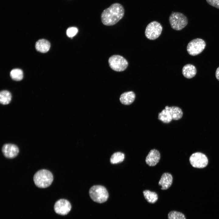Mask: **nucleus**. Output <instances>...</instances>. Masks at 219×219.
Instances as JSON below:
<instances>
[{
	"label": "nucleus",
	"instance_id": "nucleus-3",
	"mask_svg": "<svg viewBox=\"0 0 219 219\" xmlns=\"http://www.w3.org/2000/svg\"><path fill=\"white\" fill-rule=\"evenodd\" d=\"M89 195L94 202L102 203L106 201L109 197L108 192L105 187L101 185H95L89 189Z\"/></svg>",
	"mask_w": 219,
	"mask_h": 219
},
{
	"label": "nucleus",
	"instance_id": "nucleus-5",
	"mask_svg": "<svg viewBox=\"0 0 219 219\" xmlns=\"http://www.w3.org/2000/svg\"><path fill=\"white\" fill-rule=\"evenodd\" d=\"M110 68L117 71H124L128 66V62L123 57L118 55H113L110 57L108 60Z\"/></svg>",
	"mask_w": 219,
	"mask_h": 219
},
{
	"label": "nucleus",
	"instance_id": "nucleus-24",
	"mask_svg": "<svg viewBox=\"0 0 219 219\" xmlns=\"http://www.w3.org/2000/svg\"><path fill=\"white\" fill-rule=\"evenodd\" d=\"M206 1L210 5L219 9V0H206Z\"/></svg>",
	"mask_w": 219,
	"mask_h": 219
},
{
	"label": "nucleus",
	"instance_id": "nucleus-8",
	"mask_svg": "<svg viewBox=\"0 0 219 219\" xmlns=\"http://www.w3.org/2000/svg\"><path fill=\"white\" fill-rule=\"evenodd\" d=\"M189 161L193 167L199 169L205 167L208 162L206 155L200 152H196L192 154L189 157Z\"/></svg>",
	"mask_w": 219,
	"mask_h": 219
},
{
	"label": "nucleus",
	"instance_id": "nucleus-10",
	"mask_svg": "<svg viewBox=\"0 0 219 219\" xmlns=\"http://www.w3.org/2000/svg\"><path fill=\"white\" fill-rule=\"evenodd\" d=\"M2 151L5 157L12 158L17 156L19 152V149L18 147L14 144H6L3 145Z\"/></svg>",
	"mask_w": 219,
	"mask_h": 219
},
{
	"label": "nucleus",
	"instance_id": "nucleus-18",
	"mask_svg": "<svg viewBox=\"0 0 219 219\" xmlns=\"http://www.w3.org/2000/svg\"><path fill=\"white\" fill-rule=\"evenodd\" d=\"M158 119L166 123H170L172 120L169 110L165 109L158 113Z\"/></svg>",
	"mask_w": 219,
	"mask_h": 219
},
{
	"label": "nucleus",
	"instance_id": "nucleus-22",
	"mask_svg": "<svg viewBox=\"0 0 219 219\" xmlns=\"http://www.w3.org/2000/svg\"><path fill=\"white\" fill-rule=\"evenodd\" d=\"M168 219H186L184 214L175 210L170 211L168 214Z\"/></svg>",
	"mask_w": 219,
	"mask_h": 219
},
{
	"label": "nucleus",
	"instance_id": "nucleus-21",
	"mask_svg": "<svg viewBox=\"0 0 219 219\" xmlns=\"http://www.w3.org/2000/svg\"><path fill=\"white\" fill-rule=\"evenodd\" d=\"M10 76L13 80L19 81L22 79L23 77V73L22 71L19 69H15L10 72Z\"/></svg>",
	"mask_w": 219,
	"mask_h": 219
},
{
	"label": "nucleus",
	"instance_id": "nucleus-15",
	"mask_svg": "<svg viewBox=\"0 0 219 219\" xmlns=\"http://www.w3.org/2000/svg\"><path fill=\"white\" fill-rule=\"evenodd\" d=\"M50 43L46 40L40 39L38 40L35 44V48L37 50L42 53L47 52L50 47Z\"/></svg>",
	"mask_w": 219,
	"mask_h": 219
},
{
	"label": "nucleus",
	"instance_id": "nucleus-1",
	"mask_svg": "<svg viewBox=\"0 0 219 219\" xmlns=\"http://www.w3.org/2000/svg\"><path fill=\"white\" fill-rule=\"evenodd\" d=\"M124 9L120 3H115L104 9L101 15L102 23L107 26L113 25L123 17Z\"/></svg>",
	"mask_w": 219,
	"mask_h": 219
},
{
	"label": "nucleus",
	"instance_id": "nucleus-25",
	"mask_svg": "<svg viewBox=\"0 0 219 219\" xmlns=\"http://www.w3.org/2000/svg\"><path fill=\"white\" fill-rule=\"evenodd\" d=\"M215 76L217 79L219 81V67L216 70L215 72Z\"/></svg>",
	"mask_w": 219,
	"mask_h": 219
},
{
	"label": "nucleus",
	"instance_id": "nucleus-11",
	"mask_svg": "<svg viewBox=\"0 0 219 219\" xmlns=\"http://www.w3.org/2000/svg\"><path fill=\"white\" fill-rule=\"evenodd\" d=\"M160 157V153L158 150L155 149H152L146 157L145 162L149 166H155L159 162Z\"/></svg>",
	"mask_w": 219,
	"mask_h": 219
},
{
	"label": "nucleus",
	"instance_id": "nucleus-6",
	"mask_svg": "<svg viewBox=\"0 0 219 219\" xmlns=\"http://www.w3.org/2000/svg\"><path fill=\"white\" fill-rule=\"evenodd\" d=\"M162 30V27L159 22L153 21L149 23L147 26L145 35L150 40H154L160 35Z\"/></svg>",
	"mask_w": 219,
	"mask_h": 219
},
{
	"label": "nucleus",
	"instance_id": "nucleus-14",
	"mask_svg": "<svg viewBox=\"0 0 219 219\" xmlns=\"http://www.w3.org/2000/svg\"><path fill=\"white\" fill-rule=\"evenodd\" d=\"M196 69L195 67L191 64L185 65L182 70V74L184 77L190 79L194 77L196 73Z\"/></svg>",
	"mask_w": 219,
	"mask_h": 219
},
{
	"label": "nucleus",
	"instance_id": "nucleus-7",
	"mask_svg": "<svg viewBox=\"0 0 219 219\" xmlns=\"http://www.w3.org/2000/svg\"><path fill=\"white\" fill-rule=\"evenodd\" d=\"M206 46V43L203 39L197 38L191 40L189 43L186 49L189 55L194 56L201 53Z\"/></svg>",
	"mask_w": 219,
	"mask_h": 219
},
{
	"label": "nucleus",
	"instance_id": "nucleus-9",
	"mask_svg": "<svg viewBox=\"0 0 219 219\" xmlns=\"http://www.w3.org/2000/svg\"><path fill=\"white\" fill-rule=\"evenodd\" d=\"M71 207V204L68 200L65 199H61L55 203L54 209L57 214L64 215L69 213Z\"/></svg>",
	"mask_w": 219,
	"mask_h": 219
},
{
	"label": "nucleus",
	"instance_id": "nucleus-2",
	"mask_svg": "<svg viewBox=\"0 0 219 219\" xmlns=\"http://www.w3.org/2000/svg\"><path fill=\"white\" fill-rule=\"evenodd\" d=\"M33 181L35 185L40 188H45L49 186L53 180L52 173L46 169L39 170L34 174Z\"/></svg>",
	"mask_w": 219,
	"mask_h": 219
},
{
	"label": "nucleus",
	"instance_id": "nucleus-23",
	"mask_svg": "<svg viewBox=\"0 0 219 219\" xmlns=\"http://www.w3.org/2000/svg\"><path fill=\"white\" fill-rule=\"evenodd\" d=\"M78 32V29L75 27L68 28L66 31V34L68 36L72 37L75 36Z\"/></svg>",
	"mask_w": 219,
	"mask_h": 219
},
{
	"label": "nucleus",
	"instance_id": "nucleus-12",
	"mask_svg": "<svg viewBox=\"0 0 219 219\" xmlns=\"http://www.w3.org/2000/svg\"><path fill=\"white\" fill-rule=\"evenodd\" d=\"M173 181L172 175L168 172L164 173L158 182V185L161 186L162 190H166L171 186Z\"/></svg>",
	"mask_w": 219,
	"mask_h": 219
},
{
	"label": "nucleus",
	"instance_id": "nucleus-20",
	"mask_svg": "<svg viewBox=\"0 0 219 219\" xmlns=\"http://www.w3.org/2000/svg\"><path fill=\"white\" fill-rule=\"evenodd\" d=\"M124 154L121 152L114 153L111 156L110 162L112 164H115L122 162L124 159Z\"/></svg>",
	"mask_w": 219,
	"mask_h": 219
},
{
	"label": "nucleus",
	"instance_id": "nucleus-17",
	"mask_svg": "<svg viewBox=\"0 0 219 219\" xmlns=\"http://www.w3.org/2000/svg\"><path fill=\"white\" fill-rule=\"evenodd\" d=\"M143 196L147 201L150 203H154L158 200V196L157 194L154 192L148 190L143 191Z\"/></svg>",
	"mask_w": 219,
	"mask_h": 219
},
{
	"label": "nucleus",
	"instance_id": "nucleus-13",
	"mask_svg": "<svg viewBox=\"0 0 219 219\" xmlns=\"http://www.w3.org/2000/svg\"><path fill=\"white\" fill-rule=\"evenodd\" d=\"M135 94L133 91H130L122 93L120 98L121 103L124 105H130L134 101Z\"/></svg>",
	"mask_w": 219,
	"mask_h": 219
},
{
	"label": "nucleus",
	"instance_id": "nucleus-16",
	"mask_svg": "<svg viewBox=\"0 0 219 219\" xmlns=\"http://www.w3.org/2000/svg\"><path fill=\"white\" fill-rule=\"evenodd\" d=\"M168 109L170 112L172 120H178L182 117L183 112L182 109L179 107L175 106L169 107Z\"/></svg>",
	"mask_w": 219,
	"mask_h": 219
},
{
	"label": "nucleus",
	"instance_id": "nucleus-19",
	"mask_svg": "<svg viewBox=\"0 0 219 219\" xmlns=\"http://www.w3.org/2000/svg\"><path fill=\"white\" fill-rule=\"evenodd\" d=\"M12 99L11 93L8 91L4 90L1 91L0 93V102L3 105L9 104Z\"/></svg>",
	"mask_w": 219,
	"mask_h": 219
},
{
	"label": "nucleus",
	"instance_id": "nucleus-4",
	"mask_svg": "<svg viewBox=\"0 0 219 219\" xmlns=\"http://www.w3.org/2000/svg\"><path fill=\"white\" fill-rule=\"evenodd\" d=\"M169 21L172 28L176 30H180L187 25V17L183 13L177 12H172L170 15Z\"/></svg>",
	"mask_w": 219,
	"mask_h": 219
}]
</instances>
